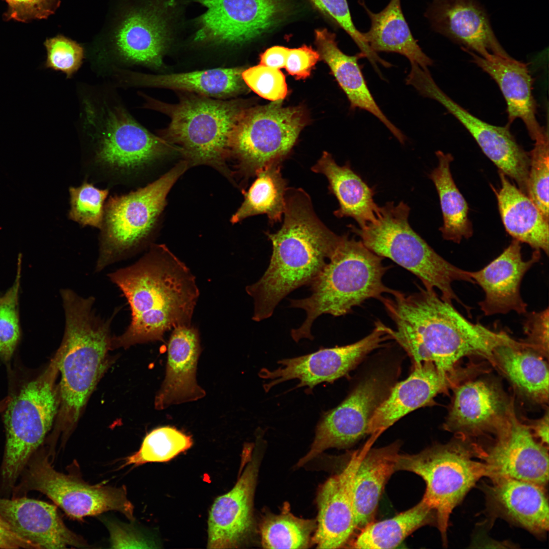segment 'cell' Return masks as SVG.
Here are the masks:
<instances>
[{
    "label": "cell",
    "instance_id": "7",
    "mask_svg": "<svg viewBox=\"0 0 549 549\" xmlns=\"http://www.w3.org/2000/svg\"><path fill=\"white\" fill-rule=\"evenodd\" d=\"M146 107L170 119L164 139L177 147L192 165L206 164L228 173L225 159L235 126L247 108L239 100L215 99L194 94L176 104L146 98Z\"/></svg>",
    "mask_w": 549,
    "mask_h": 549
},
{
    "label": "cell",
    "instance_id": "31",
    "mask_svg": "<svg viewBox=\"0 0 549 549\" xmlns=\"http://www.w3.org/2000/svg\"><path fill=\"white\" fill-rule=\"evenodd\" d=\"M366 446L356 465L352 481V493L356 529L373 522L385 486L395 472L401 443L384 447Z\"/></svg>",
    "mask_w": 549,
    "mask_h": 549
},
{
    "label": "cell",
    "instance_id": "16",
    "mask_svg": "<svg viewBox=\"0 0 549 549\" xmlns=\"http://www.w3.org/2000/svg\"><path fill=\"white\" fill-rule=\"evenodd\" d=\"M411 85L422 96L437 101L453 115L499 171L513 179L518 188L528 195L529 155L517 142L509 126H494L470 113L441 89L429 71L417 73Z\"/></svg>",
    "mask_w": 549,
    "mask_h": 549
},
{
    "label": "cell",
    "instance_id": "12",
    "mask_svg": "<svg viewBox=\"0 0 549 549\" xmlns=\"http://www.w3.org/2000/svg\"><path fill=\"white\" fill-rule=\"evenodd\" d=\"M193 0H141L115 33L112 50L116 63L163 65L164 55L186 29Z\"/></svg>",
    "mask_w": 549,
    "mask_h": 549
},
{
    "label": "cell",
    "instance_id": "47",
    "mask_svg": "<svg viewBox=\"0 0 549 549\" xmlns=\"http://www.w3.org/2000/svg\"><path fill=\"white\" fill-rule=\"evenodd\" d=\"M523 329L526 338L522 342L543 356L548 353V309L527 315Z\"/></svg>",
    "mask_w": 549,
    "mask_h": 549
},
{
    "label": "cell",
    "instance_id": "39",
    "mask_svg": "<svg viewBox=\"0 0 549 549\" xmlns=\"http://www.w3.org/2000/svg\"><path fill=\"white\" fill-rule=\"evenodd\" d=\"M316 522L288 511L267 516L260 528L261 543L267 548H302L309 544Z\"/></svg>",
    "mask_w": 549,
    "mask_h": 549
},
{
    "label": "cell",
    "instance_id": "6",
    "mask_svg": "<svg viewBox=\"0 0 549 549\" xmlns=\"http://www.w3.org/2000/svg\"><path fill=\"white\" fill-rule=\"evenodd\" d=\"M112 91L92 89L81 94L79 131L96 163L128 175L178 149L138 123Z\"/></svg>",
    "mask_w": 549,
    "mask_h": 549
},
{
    "label": "cell",
    "instance_id": "13",
    "mask_svg": "<svg viewBox=\"0 0 549 549\" xmlns=\"http://www.w3.org/2000/svg\"><path fill=\"white\" fill-rule=\"evenodd\" d=\"M204 9L188 20L185 34L194 46L233 48L277 26L289 11L286 0H194Z\"/></svg>",
    "mask_w": 549,
    "mask_h": 549
},
{
    "label": "cell",
    "instance_id": "15",
    "mask_svg": "<svg viewBox=\"0 0 549 549\" xmlns=\"http://www.w3.org/2000/svg\"><path fill=\"white\" fill-rule=\"evenodd\" d=\"M392 387V378L383 373L363 380L342 403L324 414L310 449L297 465L302 466L327 449L349 447L368 435L371 418Z\"/></svg>",
    "mask_w": 549,
    "mask_h": 549
},
{
    "label": "cell",
    "instance_id": "9",
    "mask_svg": "<svg viewBox=\"0 0 549 549\" xmlns=\"http://www.w3.org/2000/svg\"><path fill=\"white\" fill-rule=\"evenodd\" d=\"M468 439L459 437L416 453H400L396 465V472H412L424 481L422 499L435 514L444 545L452 510L480 478L487 476L485 464L476 460L481 449Z\"/></svg>",
    "mask_w": 549,
    "mask_h": 549
},
{
    "label": "cell",
    "instance_id": "18",
    "mask_svg": "<svg viewBox=\"0 0 549 549\" xmlns=\"http://www.w3.org/2000/svg\"><path fill=\"white\" fill-rule=\"evenodd\" d=\"M496 435V443L487 451L482 450L480 456L487 477L511 478L544 487L548 480L547 449L520 421L514 409Z\"/></svg>",
    "mask_w": 549,
    "mask_h": 549
},
{
    "label": "cell",
    "instance_id": "50",
    "mask_svg": "<svg viewBox=\"0 0 549 549\" xmlns=\"http://www.w3.org/2000/svg\"><path fill=\"white\" fill-rule=\"evenodd\" d=\"M289 48L274 46L266 49L260 56V64L280 69L285 68Z\"/></svg>",
    "mask_w": 549,
    "mask_h": 549
},
{
    "label": "cell",
    "instance_id": "30",
    "mask_svg": "<svg viewBox=\"0 0 549 549\" xmlns=\"http://www.w3.org/2000/svg\"><path fill=\"white\" fill-rule=\"evenodd\" d=\"M243 71L241 68L234 67L152 75L120 69L116 78L127 85L167 88L224 100L245 90Z\"/></svg>",
    "mask_w": 549,
    "mask_h": 549
},
{
    "label": "cell",
    "instance_id": "46",
    "mask_svg": "<svg viewBox=\"0 0 549 549\" xmlns=\"http://www.w3.org/2000/svg\"><path fill=\"white\" fill-rule=\"evenodd\" d=\"M5 1L8 5L5 18L22 22L47 18L55 12L60 3V0Z\"/></svg>",
    "mask_w": 549,
    "mask_h": 549
},
{
    "label": "cell",
    "instance_id": "49",
    "mask_svg": "<svg viewBox=\"0 0 549 549\" xmlns=\"http://www.w3.org/2000/svg\"><path fill=\"white\" fill-rule=\"evenodd\" d=\"M112 548H150V543L131 527L117 522L106 523Z\"/></svg>",
    "mask_w": 549,
    "mask_h": 549
},
{
    "label": "cell",
    "instance_id": "8",
    "mask_svg": "<svg viewBox=\"0 0 549 549\" xmlns=\"http://www.w3.org/2000/svg\"><path fill=\"white\" fill-rule=\"evenodd\" d=\"M410 208L401 201L387 202L380 207L375 221L364 227L350 225L364 245L376 255L387 258L415 275L423 287L438 289L441 297L461 303L452 288L454 281L475 284L469 271L449 263L437 253L411 227Z\"/></svg>",
    "mask_w": 549,
    "mask_h": 549
},
{
    "label": "cell",
    "instance_id": "5",
    "mask_svg": "<svg viewBox=\"0 0 549 549\" xmlns=\"http://www.w3.org/2000/svg\"><path fill=\"white\" fill-rule=\"evenodd\" d=\"M383 258L360 240L340 235L329 260L310 284L311 295L290 300V307L303 309L307 314L301 325L291 330L292 339L312 340L311 327L320 315L343 316L368 299L391 293L393 290L383 282L386 270Z\"/></svg>",
    "mask_w": 549,
    "mask_h": 549
},
{
    "label": "cell",
    "instance_id": "28",
    "mask_svg": "<svg viewBox=\"0 0 549 549\" xmlns=\"http://www.w3.org/2000/svg\"><path fill=\"white\" fill-rule=\"evenodd\" d=\"M492 480L486 495L496 513L536 534L548 530L549 508L544 487L511 478Z\"/></svg>",
    "mask_w": 549,
    "mask_h": 549
},
{
    "label": "cell",
    "instance_id": "52",
    "mask_svg": "<svg viewBox=\"0 0 549 549\" xmlns=\"http://www.w3.org/2000/svg\"><path fill=\"white\" fill-rule=\"evenodd\" d=\"M536 439L545 446L548 443V412L547 410L544 415L540 419L533 421L531 425H528Z\"/></svg>",
    "mask_w": 549,
    "mask_h": 549
},
{
    "label": "cell",
    "instance_id": "24",
    "mask_svg": "<svg viewBox=\"0 0 549 549\" xmlns=\"http://www.w3.org/2000/svg\"><path fill=\"white\" fill-rule=\"evenodd\" d=\"M258 469V460L252 459L233 488L214 501L208 520V548H237L248 536Z\"/></svg>",
    "mask_w": 549,
    "mask_h": 549
},
{
    "label": "cell",
    "instance_id": "4",
    "mask_svg": "<svg viewBox=\"0 0 549 549\" xmlns=\"http://www.w3.org/2000/svg\"><path fill=\"white\" fill-rule=\"evenodd\" d=\"M8 372L10 400L3 412L6 442L0 480L2 488L9 492L50 430L59 396L55 355L38 373L18 365H9Z\"/></svg>",
    "mask_w": 549,
    "mask_h": 549
},
{
    "label": "cell",
    "instance_id": "43",
    "mask_svg": "<svg viewBox=\"0 0 549 549\" xmlns=\"http://www.w3.org/2000/svg\"><path fill=\"white\" fill-rule=\"evenodd\" d=\"M534 141V147L529 155L528 196L548 220V132Z\"/></svg>",
    "mask_w": 549,
    "mask_h": 549
},
{
    "label": "cell",
    "instance_id": "32",
    "mask_svg": "<svg viewBox=\"0 0 549 549\" xmlns=\"http://www.w3.org/2000/svg\"><path fill=\"white\" fill-rule=\"evenodd\" d=\"M312 170L327 178L329 190L339 204L333 212L335 216L351 217L360 228L376 220L380 207L374 199L375 189L352 169L349 163L340 166L329 153L324 151Z\"/></svg>",
    "mask_w": 549,
    "mask_h": 549
},
{
    "label": "cell",
    "instance_id": "21",
    "mask_svg": "<svg viewBox=\"0 0 549 549\" xmlns=\"http://www.w3.org/2000/svg\"><path fill=\"white\" fill-rule=\"evenodd\" d=\"M540 251L534 250L531 258L524 260L521 242L513 239L496 258L482 269L469 271L475 284L484 292V298L479 302L486 316L505 314L514 311L527 313V304L522 298L520 287L527 271L540 259Z\"/></svg>",
    "mask_w": 549,
    "mask_h": 549
},
{
    "label": "cell",
    "instance_id": "40",
    "mask_svg": "<svg viewBox=\"0 0 549 549\" xmlns=\"http://www.w3.org/2000/svg\"><path fill=\"white\" fill-rule=\"evenodd\" d=\"M192 444L191 436L174 428H157L145 436L138 451L126 459L123 466L168 462L189 449Z\"/></svg>",
    "mask_w": 549,
    "mask_h": 549
},
{
    "label": "cell",
    "instance_id": "26",
    "mask_svg": "<svg viewBox=\"0 0 549 549\" xmlns=\"http://www.w3.org/2000/svg\"><path fill=\"white\" fill-rule=\"evenodd\" d=\"M201 350L199 332L191 324L173 329L168 344L165 379L155 401L156 409L163 410L205 396L196 380Z\"/></svg>",
    "mask_w": 549,
    "mask_h": 549
},
{
    "label": "cell",
    "instance_id": "14",
    "mask_svg": "<svg viewBox=\"0 0 549 549\" xmlns=\"http://www.w3.org/2000/svg\"><path fill=\"white\" fill-rule=\"evenodd\" d=\"M21 476V481L13 492L42 493L73 518L81 519L116 510L129 520H134V506L128 498L125 487L90 485L77 476L59 472L52 466L44 449L40 448L34 453Z\"/></svg>",
    "mask_w": 549,
    "mask_h": 549
},
{
    "label": "cell",
    "instance_id": "23",
    "mask_svg": "<svg viewBox=\"0 0 549 549\" xmlns=\"http://www.w3.org/2000/svg\"><path fill=\"white\" fill-rule=\"evenodd\" d=\"M362 450L355 451L343 470L327 480L319 490L318 514L313 538L318 548L341 547L356 530L352 481Z\"/></svg>",
    "mask_w": 549,
    "mask_h": 549
},
{
    "label": "cell",
    "instance_id": "45",
    "mask_svg": "<svg viewBox=\"0 0 549 549\" xmlns=\"http://www.w3.org/2000/svg\"><path fill=\"white\" fill-rule=\"evenodd\" d=\"M242 78L246 85L264 99L282 100L287 94L285 77L280 69L259 64L243 70Z\"/></svg>",
    "mask_w": 549,
    "mask_h": 549
},
{
    "label": "cell",
    "instance_id": "29",
    "mask_svg": "<svg viewBox=\"0 0 549 549\" xmlns=\"http://www.w3.org/2000/svg\"><path fill=\"white\" fill-rule=\"evenodd\" d=\"M315 44L320 58L328 66L346 94L352 109L358 108L376 116L404 144L406 137L385 115L373 97L364 79L358 58L360 53L349 55L339 48L336 35L326 28L315 31Z\"/></svg>",
    "mask_w": 549,
    "mask_h": 549
},
{
    "label": "cell",
    "instance_id": "11",
    "mask_svg": "<svg viewBox=\"0 0 549 549\" xmlns=\"http://www.w3.org/2000/svg\"><path fill=\"white\" fill-rule=\"evenodd\" d=\"M307 122L303 107H284L282 100L247 107L233 130L230 154L236 159L245 175H256L270 163L282 162Z\"/></svg>",
    "mask_w": 549,
    "mask_h": 549
},
{
    "label": "cell",
    "instance_id": "22",
    "mask_svg": "<svg viewBox=\"0 0 549 549\" xmlns=\"http://www.w3.org/2000/svg\"><path fill=\"white\" fill-rule=\"evenodd\" d=\"M431 27L479 56L508 55L477 0H433L424 14Z\"/></svg>",
    "mask_w": 549,
    "mask_h": 549
},
{
    "label": "cell",
    "instance_id": "53",
    "mask_svg": "<svg viewBox=\"0 0 549 549\" xmlns=\"http://www.w3.org/2000/svg\"><path fill=\"white\" fill-rule=\"evenodd\" d=\"M10 397L7 395L5 398L0 400V413H3L7 408L9 401Z\"/></svg>",
    "mask_w": 549,
    "mask_h": 549
},
{
    "label": "cell",
    "instance_id": "51",
    "mask_svg": "<svg viewBox=\"0 0 549 549\" xmlns=\"http://www.w3.org/2000/svg\"><path fill=\"white\" fill-rule=\"evenodd\" d=\"M34 549L35 547L31 543L15 535L0 524V548Z\"/></svg>",
    "mask_w": 549,
    "mask_h": 549
},
{
    "label": "cell",
    "instance_id": "3",
    "mask_svg": "<svg viewBox=\"0 0 549 549\" xmlns=\"http://www.w3.org/2000/svg\"><path fill=\"white\" fill-rule=\"evenodd\" d=\"M60 294L65 326L55 354L61 374L55 427L65 432L77 421L106 368L112 318L105 320L96 315L93 296L85 298L70 289H62Z\"/></svg>",
    "mask_w": 549,
    "mask_h": 549
},
{
    "label": "cell",
    "instance_id": "34",
    "mask_svg": "<svg viewBox=\"0 0 549 549\" xmlns=\"http://www.w3.org/2000/svg\"><path fill=\"white\" fill-rule=\"evenodd\" d=\"M543 356L522 341L503 344L494 351L492 363L525 398L538 404L548 402V367Z\"/></svg>",
    "mask_w": 549,
    "mask_h": 549
},
{
    "label": "cell",
    "instance_id": "42",
    "mask_svg": "<svg viewBox=\"0 0 549 549\" xmlns=\"http://www.w3.org/2000/svg\"><path fill=\"white\" fill-rule=\"evenodd\" d=\"M69 218L82 227L101 229L103 222L105 205L109 191L83 182L78 187H70Z\"/></svg>",
    "mask_w": 549,
    "mask_h": 549
},
{
    "label": "cell",
    "instance_id": "33",
    "mask_svg": "<svg viewBox=\"0 0 549 549\" xmlns=\"http://www.w3.org/2000/svg\"><path fill=\"white\" fill-rule=\"evenodd\" d=\"M501 188L496 192L500 215L507 232L535 250L548 254V220L534 202L499 171Z\"/></svg>",
    "mask_w": 549,
    "mask_h": 549
},
{
    "label": "cell",
    "instance_id": "38",
    "mask_svg": "<svg viewBox=\"0 0 549 549\" xmlns=\"http://www.w3.org/2000/svg\"><path fill=\"white\" fill-rule=\"evenodd\" d=\"M281 163H271L257 172V178L245 193L243 202L231 219L232 223L260 214H266L271 225L281 221L287 189Z\"/></svg>",
    "mask_w": 549,
    "mask_h": 549
},
{
    "label": "cell",
    "instance_id": "37",
    "mask_svg": "<svg viewBox=\"0 0 549 549\" xmlns=\"http://www.w3.org/2000/svg\"><path fill=\"white\" fill-rule=\"evenodd\" d=\"M433 510L421 499L413 507L388 519L367 525L360 530L352 547L393 548L416 530L428 525H436Z\"/></svg>",
    "mask_w": 549,
    "mask_h": 549
},
{
    "label": "cell",
    "instance_id": "25",
    "mask_svg": "<svg viewBox=\"0 0 549 549\" xmlns=\"http://www.w3.org/2000/svg\"><path fill=\"white\" fill-rule=\"evenodd\" d=\"M472 62L487 73L497 83L507 104V125L520 118L531 139L542 138L548 132L536 117L537 106L533 95V80L528 65L508 55L490 54L485 57L464 48Z\"/></svg>",
    "mask_w": 549,
    "mask_h": 549
},
{
    "label": "cell",
    "instance_id": "20",
    "mask_svg": "<svg viewBox=\"0 0 549 549\" xmlns=\"http://www.w3.org/2000/svg\"><path fill=\"white\" fill-rule=\"evenodd\" d=\"M0 524L36 549L87 546L66 526L56 506L42 501L25 497H0Z\"/></svg>",
    "mask_w": 549,
    "mask_h": 549
},
{
    "label": "cell",
    "instance_id": "41",
    "mask_svg": "<svg viewBox=\"0 0 549 549\" xmlns=\"http://www.w3.org/2000/svg\"><path fill=\"white\" fill-rule=\"evenodd\" d=\"M21 256L17 261V274L11 287L0 296V359L6 364L10 362L20 339L18 314Z\"/></svg>",
    "mask_w": 549,
    "mask_h": 549
},
{
    "label": "cell",
    "instance_id": "44",
    "mask_svg": "<svg viewBox=\"0 0 549 549\" xmlns=\"http://www.w3.org/2000/svg\"><path fill=\"white\" fill-rule=\"evenodd\" d=\"M44 46L47 52L45 68L60 71L70 78L81 67L84 50L76 42L57 36L47 39Z\"/></svg>",
    "mask_w": 549,
    "mask_h": 549
},
{
    "label": "cell",
    "instance_id": "36",
    "mask_svg": "<svg viewBox=\"0 0 549 549\" xmlns=\"http://www.w3.org/2000/svg\"><path fill=\"white\" fill-rule=\"evenodd\" d=\"M438 164L429 174L438 192L443 216V225L439 230L443 238L459 243L463 238L473 234L469 218V206L457 188L451 173L450 164L453 160L450 154L436 152Z\"/></svg>",
    "mask_w": 549,
    "mask_h": 549
},
{
    "label": "cell",
    "instance_id": "17",
    "mask_svg": "<svg viewBox=\"0 0 549 549\" xmlns=\"http://www.w3.org/2000/svg\"><path fill=\"white\" fill-rule=\"evenodd\" d=\"M390 338L386 325L377 321L371 333L354 343L322 348L307 355L283 359L278 362L280 367L277 369L263 368L259 375L267 381L263 385L265 391L292 379L299 381L297 387L305 386L311 390L320 383L333 382L345 376L368 354Z\"/></svg>",
    "mask_w": 549,
    "mask_h": 549
},
{
    "label": "cell",
    "instance_id": "19",
    "mask_svg": "<svg viewBox=\"0 0 549 549\" xmlns=\"http://www.w3.org/2000/svg\"><path fill=\"white\" fill-rule=\"evenodd\" d=\"M513 409L512 401L496 382L486 379L470 380L454 389L443 427L467 439L485 433L496 434Z\"/></svg>",
    "mask_w": 549,
    "mask_h": 549
},
{
    "label": "cell",
    "instance_id": "1",
    "mask_svg": "<svg viewBox=\"0 0 549 549\" xmlns=\"http://www.w3.org/2000/svg\"><path fill=\"white\" fill-rule=\"evenodd\" d=\"M130 306L131 319L112 348L164 341L165 333L191 325L199 291L187 266L165 245H154L135 263L108 274Z\"/></svg>",
    "mask_w": 549,
    "mask_h": 549
},
{
    "label": "cell",
    "instance_id": "2",
    "mask_svg": "<svg viewBox=\"0 0 549 549\" xmlns=\"http://www.w3.org/2000/svg\"><path fill=\"white\" fill-rule=\"evenodd\" d=\"M285 202L281 228L266 233L272 246L269 266L257 282L246 288L254 299L252 319L257 322L270 317L291 292L312 282L340 238L319 219L303 189L287 188Z\"/></svg>",
    "mask_w": 549,
    "mask_h": 549
},
{
    "label": "cell",
    "instance_id": "27",
    "mask_svg": "<svg viewBox=\"0 0 549 549\" xmlns=\"http://www.w3.org/2000/svg\"><path fill=\"white\" fill-rule=\"evenodd\" d=\"M452 378L431 361L415 363L412 373L391 387L371 418L368 434L382 432L413 410L431 403L447 389Z\"/></svg>",
    "mask_w": 549,
    "mask_h": 549
},
{
    "label": "cell",
    "instance_id": "35",
    "mask_svg": "<svg viewBox=\"0 0 549 549\" xmlns=\"http://www.w3.org/2000/svg\"><path fill=\"white\" fill-rule=\"evenodd\" d=\"M371 20L369 30L362 33L371 49L375 53L393 52L407 57L410 63L428 69L433 60L427 56L414 38L405 18L401 0H390L379 13L372 12L363 0H359Z\"/></svg>",
    "mask_w": 549,
    "mask_h": 549
},
{
    "label": "cell",
    "instance_id": "10",
    "mask_svg": "<svg viewBox=\"0 0 549 549\" xmlns=\"http://www.w3.org/2000/svg\"><path fill=\"white\" fill-rule=\"evenodd\" d=\"M188 167L177 164L146 186L106 202L95 271L135 255L148 238L163 210L170 190Z\"/></svg>",
    "mask_w": 549,
    "mask_h": 549
},
{
    "label": "cell",
    "instance_id": "48",
    "mask_svg": "<svg viewBox=\"0 0 549 549\" xmlns=\"http://www.w3.org/2000/svg\"><path fill=\"white\" fill-rule=\"evenodd\" d=\"M320 59L317 51L306 45L296 48H289L285 67L289 74L296 79L309 77Z\"/></svg>",
    "mask_w": 549,
    "mask_h": 549
}]
</instances>
